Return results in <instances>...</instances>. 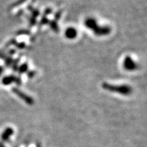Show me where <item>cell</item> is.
Listing matches in <instances>:
<instances>
[{
  "label": "cell",
  "mask_w": 147,
  "mask_h": 147,
  "mask_svg": "<svg viewBox=\"0 0 147 147\" xmlns=\"http://www.w3.org/2000/svg\"><path fill=\"white\" fill-rule=\"evenodd\" d=\"M103 89L111 92H116L119 94L123 95H128L131 94L132 89L131 87L127 84H122V85H114L112 84H108L106 82L102 84Z\"/></svg>",
  "instance_id": "cell-1"
},
{
  "label": "cell",
  "mask_w": 147,
  "mask_h": 147,
  "mask_svg": "<svg viewBox=\"0 0 147 147\" xmlns=\"http://www.w3.org/2000/svg\"><path fill=\"white\" fill-rule=\"evenodd\" d=\"M12 91H13L16 95H17L20 98L22 99L24 102H26L27 104H30V105L34 104V100H33L32 97H29V95H26L25 93H24L23 92H22L21 91H20L19 89H17V88H14V89H12Z\"/></svg>",
  "instance_id": "cell-2"
},
{
  "label": "cell",
  "mask_w": 147,
  "mask_h": 147,
  "mask_svg": "<svg viewBox=\"0 0 147 147\" xmlns=\"http://www.w3.org/2000/svg\"><path fill=\"white\" fill-rule=\"evenodd\" d=\"M123 67L127 70L132 71L137 68V64L130 57H126L123 61Z\"/></svg>",
  "instance_id": "cell-3"
},
{
  "label": "cell",
  "mask_w": 147,
  "mask_h": 147,
  "mask_svg": "<svg viewBox=\"0 0 147 147\" xmlns=\"http://www.w3.org/2000/svg\"><path fill=\"white\" fill-rule=\"evenodd\" d=\"M93 31L97 36H106L110 34L111 29L109 27H101L97 25Z\"/></svg>",
  "instance_id": "cell-4"
},
{
  "label": "cell",
  "mask_w": 147,
  "mask_h": 147,
  "mask_svg": "<svg viewBox=\"0 0 147 147\" xmlns=\"http://www.w3.org/2000/svg\"><path fill=\"white\" fill-rule=\"evenodd\" d=\"M21 79L18 78V77H16L15 76H13V75L5 76L2 80V83L5 85H8V84L12 83V82H16V84H21Z\"/></svg>",
  "instance_id": "cell-5"
},
{
  "label": "cell",
  "mask_w": 147,
  "mask_h": 147,
  "mask_svg": "<svg viewBox=\"0 0 147 147\" xmlns=\"http://www.w3.org/2000/svg\"><path fill=\"white\" fill-rule=\"evenodd\" d=\"M14 134V129L11 127H7L5 129V130L1 134V140L3 142H7L8 141L10 138Z\"/></svg>",
  "instance_id": "cell-6"
},
{
  "label": "cell",
  "mask_w": 147,
  "mask_h": 147,
  "mask_svg": "<svg viewBox=\"0 0 147 147\" xmlns=\"http://www.w3.org/2000/svg\"><path fill=\"white\" fill-rule=\"evenodd\" d=\"M84 25H85V26L87 27V28L91 29V30L93 31L95 27L97 26V24L96 21H95L94 18H87V19H86L85 22H84Z\"/></svg>",
  "instance_id": "cell-7"
},
{
  "label": "cell",
  "mask_w": 147,
  "mask_h": 147,
  "mask_svg": "<svg viewBox=\"0 0 147 147\" xmlns=\"http://www.w3.org/2000/svg\"><path fill=\"white\" fill-rule=\"evenodd\" d=\"M65 35L68 39H74L77 36V31L74 28L70 27V28L66 29Z\"/></svg>",
  "instance_id": "cell-8"
},
{
  "label": "cell",
  "mask_w": 147,
  "mask_h": 147,
  "mask_svg": "<svg viewBox=\"0 0 147 147\" xmlns=\"http://www.w3.org/2000/svg\"><path fill=\"white\" fill-rule=\"evenodd\" d=\"M27 69H28V65H27V64H25V63L23 64V65L20 66L19 72L21 74L25 72V71L27 70Z\"/></svg>",
  "instance_id": "cell-9"
},
{
  "label": "cell",
  "mask_w": 147,
  "mask_h": 147,
  "mask_svg": "<svg viewBox=\"0 0 147 147\" xmlns=\"http://www.w3.org/2000/svg\"><path fill=\"white\" fill-rule=\"evenodd\" d=\"M51 27H52V28L54 29L55 31H57L58 30L57 25V23H55V22H53V23L51 24Z\"/></svg>",
  "instance_id": "cell-10"
},
{
  "label": "cell",
  "mask_w": 147,
  "mask_h": 147,
  "mask_svg": "<svg viewBox=\"0 0 147 147\" xmlns=\"http://www.w3.org/2000/svg\"><path fill=\"white\" fill-rule=\"evenodd\" d=\"M3 71V67H1V66H0V75H1V74H2Z\"/></svg>",
  "instance_id": "cell-11"
},
{
  "label": "cell",
  "mask_w": 147,
  "mask_h": 147,
  "mask_svg": "<svg viewBox=\"0 0 147 147\" xmlns=\"http://www.w3.org/2000/svg\"><path fill=\"white\" fill-rule=\"evenodd\" d=\"M0 147H5V146H4V145H3V144L0 143Z\"/></svg>",
  "instance_id": "cell-12"
}]
</instances>
